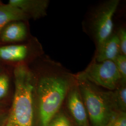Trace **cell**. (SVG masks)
<instances>
[{
	"instance_id": "obj_2",
	"label": "cell",
	"mask_w": 126,
	"mask_h": 126,
	"mask_svg": "<svg viewBox=\"0 0 126 126\" xmlns=\"http://www.w3.org/2000/svg\"><path fill=\"white\" fill-rule=\"evenodd\" d=\"M15 92L6 126H32L33 76L23 64L14 70Z\"/></svg>"
},
{
	"instance_id": "obj_5",
	"label": "cell",
	"mask_w": 126,
	"mask_h": 126,
	"mask_svg": "<svg viewBox=\"0 0 126 126\" xmlns=\"http://www.w3.org/2000/svg\"><path fill=\"white\" fill-rule=\"evenodd\" d=\"M119 3L118 0H108L95 11L92 20V27L97 46L112 35L113 16Z\"/></svg>"
},
{
	"instance_id": "obj_14",
	"label": "cell",
	"mask_w": 126,
	"mask_h": 126,
	"mask_svg": "<svg viewBox=\"0 0 126 126\" xmlns=\"http://www.w3.org/2000/svg\"><path fill=\"white\" fill-rule=\"evenodd\" d=\"M113 62L121 75L122 80L126 82V56L120 54Z\"/></svg>"
},
{
	"instance_id": "obj_13",
	"label": "cell",
	"mask_w": 126,
	"mask_h": 126,
	"mask_svg": "<svg viewBox=\"0 0 126 126\" xmlns=\"http://www.w3.org/2000/svg\"><path fill=\"white\" fill-rule=\"evenodd\" d=\"M47 126H73L68 117L64 113L59 112L50 120Z\"/></svg>"
},
{
	"instance_id": "obj_3",
	"label": "cell",
	"mask_w": 126,
	"mask_h": 126,
	"mask_svg": "<svg viewBox=\"0 0 126 126\" xmlns=\"http://www.w3.org/2000/svg\"><path fill=\"white\" fill-rule=\"evenodd\" d=\"M76 81L92 126H105L116 113L120 112L113 91H104L86 80Z\"/></svg>"
},
{
	"instance_id": "obj_15",
	"label": "cell",
	"mask_w": 126,
	"mask_h": 126,
	"mask_svg": "<svg viewBox=\"0 0 126 126\" xmlns=\"http://www.w3.org/2000/svg\"><path fill=\"white\" fill-rule=\"evenodd\" d=\"M105 126H126V113L118 112Z\"/></svg>"
},
{
	"instance_id": "obj_6",
	"label": "cell",
	"mask_w": 126,
	"mask_h": 126,
	"mask_svg": "<svg viewBox=\"0 0 126 126\" xmlns=\"http://www.w3.org/2000/svg\"><path fill=\"white\" fill-rule=\"evenodd\" d=\"M68 112L77 126H89L88 114L77 82L73 84L66 97Z\"/></svg>"
},
{
	"instance_id": "obj_17",
	"label": "cell",
	"mask_w": 126,
	"mask_h": 126,
	"mask_svg": "<svg viewBox=\"0 0 126 126\" xmlns=\"http://www.w3.org/2000/svg\"><path fill=\"white\" fill-rule=\"evenodd\" d=\"M9 79L6 75L0 76V99L6 95L9 89Z\"/></svg>"
},
{
	"instance_id": "obj_16",
	"label": "cell",
	"mask_w": 126,
	"mask_h": 126,
	"mask_svg": "<svg viewBox=\"0 0 126 126\" xmlns=\"http://www.w3.org/2000/svg\"><path fill=\"white\" fill-rule=\"evenodd\" d=\"M121 54L126 56V31L125 29L119 30L118 34Z\"/></svg>"
},
{
	"instance_id": "obj_12",
	"label": "cell",
	"mask_w": 126,
	"mask_h": 126,
	"mask_svg": "<svg viewBox=\"0 0 126 126\" xmlns=\"http://www.w3.org/2000/svg\"><path fill=\"white\" fill-rule=\"evenodd\" d=\"M126 81L122 80L119 86L113 91V98L119 111L126 112Z\"/></svg>"
},
{
	"instance_id": "obj_4",
	"label": "cell",
	"mask_w": 126,
	"mask_h": 126,
	"mask_svg": "<svg viewBox=\"0 0 126 126\" xmlns=\"http://www.w3.org/2000/svg\"><path fill=\"white\" fill-rule=\"evenodd\" d=\"M74 78L76 80H87L109 91L115 90L122 80L115 63L110 60L101 62L94 60Z\"/></svg>"
},
{
	"instance_id": "obj_1",
	"label": "cell",
	"mask_w": 126,
	"mask_h": 126,
	"mask_svg": "<svg viewBox=\"0 0 126 126\" xmlns=\"http://www.w3.org/2000/svg\"><path fill=\"white\" fill-rule=\"evenodd\" d=\"M75 81L74 77L65 73H52L41 78L37 87V94L41 126H47L59 112Z\"/></svg>"
},
{
	"instance_id": "obj_11",
	"label": "cell",
	"mask_w": 126,
	"mask_h": 126,
	"mask_svg": "<svg viewBox=\"0 0 126 126\" xmlns=\"http://www.w3.org/2000/svg\"><path fill=\"white\" fill-rule=\"evenodd\" d=\"M28 52L24 45H8L0 47V59L8 61H21L25 59Z\"/></svg>"
},
{
	"instance_id": "obj_8",
	"label": "cell",
	"mask_w": 126,
	"mask_h": 126,
	"mask_svg": "<svg viewBox=\"0 0 126 126\" xmlns=\"http://www.w3.org/2000/svg\"><path fill=\"white\" fill-rule=\"evenodd\" d=\"M121 54L117 34H112L100 45L97 46L94 60L98 62L110 60L113 61Z\"/></svg>"
},
{
	"instance_id": "obj_10",
	"label": "cell",
	"mask_w": 126,
	"mask_h": 126,
	"mask_svg": "<svg viewBox=\"0 0 126 126\" xmlns=\"http://www.w3.org/2000/svg\"><path fill=\"white\" fill-rule=\"evenodd\" d=\"M30 17L22 10L10 5H0V33L5 26L12 21L27 19Z\"/></svg>"
},
{
	"instance_id": "obj_9",
	"label": "cell",
	"mask_w": 126,
	"mask_h": 126,
	"mask_svg": "<svg viewBox=\"0 0 126 126\" xmlns=\"http://www.w3.org/2000/svg\"><path fill=\"white\" fill-rule=\"evenodd\" d=\"M26 27L24 23H10L1 32L0 39L4 42H13L23 40L26 36Z\"/></svg>"
},
{
	"instance_id": "obj_7",
	"label": "cell",
	"mask_w": 126,
	"mask_h": 126,
	"mask_svg": "<svg viewBox=\"0 0 126 126\" xmlns=\"http://www.w3.org/2000/svg\"><path fill=\"white\" fill-rule=\"evenodd\" d=\"M48 3L49 1L45 0H10L9 2V4L34 18L45 16Z\"/></svg>"
}]
</instances>
